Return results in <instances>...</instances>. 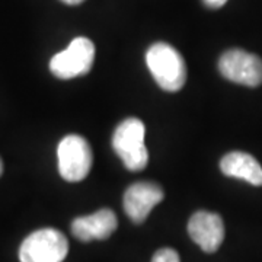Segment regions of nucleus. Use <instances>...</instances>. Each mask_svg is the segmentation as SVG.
<instances>
[{"label": "nucleus", "mask_w": 262, "mask_h": 262, "mask_svg": "<svg viewBox=\"0 0 262 262\" xmlns=\"http://www.w3.org/2000/svg\"><path fill=\"white\" fill-rule=\"evenodd\" d=\"M146 63L156 83L166 92H178L187 82V64L178 50L156 42L147 50Z\"/></svg>", "instance_id": "nucleus-1"}, {"label": "nucleus", "mask_w": 262, "mask_h": 262, "mask_svg": "<svg viewBox=\"0 0 262 262\" xmlns=\"http://www.w3.org/2000/svg\"><path fill=\"white\" fill-rule=\"evenodd\" d=\"M144 134H146V127L139 118L124 120L114 131V150L120 156L124 166L133 172L143 170L149 162Z\"/></svg>", "instance_id": "nucleus-2"}, {"label": "nucleus", "mask_w": 262, "mask_h": 262, "mask_svg": "<svg viewBox=\"0 0 262 262\" xmlns=\"http://www.w3.org/2000/svg\"><path fill=\"white\" fill-rule=\"evenodd\" d=\"M58 172L69 182L83 181L92 168L94 156L89 143L82 136L69 134L60 141L57 149Z\"/></svg>", "instance_id": "nucleus-3"}, {"label": "nucleus", "mask_w": 262, "mask_h": 262, "mask_svg": "<svg viewBox=\"0 0 262 262\" xmlns=\"http://www.w3.org/2000/svg\"><path fill=\"white\" fill-rule=\"evenodd\" d=\"M69 253L66 236L56 229H39L19 248L20 262H63Z\"/></svg>", "instance_id": "nucleus-4"}, {"label": "nucleus", "mask_w": 262, "mask_h": 262, "mask_svg": "<svg viewBox=\"0 0 262 262\" xmlns=\"http://www.w3.org/2000/svg\"><path fill=\"white\" fill-rule=\"evenodd\" d=\"M95 60L94 42L86 37L75 38L69 47L57 53L50 61L51 73L63 80L88 75Z\"/></svg>", "instance_id": "nucleus-5"}, {"label": "nucleus", "mask_w": 262, "mask_h": 262, "mask_svg": "<svg viewBox=\"0 0 262 262\" xmlns=\"http://www.w3.org/2000/svg\"><path fill=\"white\" fill-rule=\"evenodd\" d=\"M219 70L227 80L256 88L262 84V60L245 50L233 48L223 53L219 60Z\"/></svg>", "instance_id": "nucleus-6"}, {"label": "nucleus", "mask_w": 262, "mask_h": 262, "mask_svg": "<svg viewBox=\"0 0 262 262\" xmlns=\"http://www.w3.org/2000/svg\"><path fill=\"white\" fill-rule=\"evenodd\" d=\"M165 198L160 185L151 181H140L127 188L124 192V211L133 223H143L150 211Z\"/></svg>", "instance_id": "nucleus-7"}, {"label": "nucleus", "mask_w": 262, "mask_h": 262, "mask_svg": "<svg viewBox=\"0 0 262 262\" xmlns=\"http://www.w3.org/2000/svg\"><path fill=\"white\" fill-rule=\"evenodd\" d=\"M188 233L204 252H215L225 239L222 217L210 211H196L188 222Z\"/></svg>", "instance_id": "nucleus-8"}, {"label": "nucleus", "mask_w": 262, "mask_h": 262, "mask_svg": "<svg viewBox=\"0 0 262 262\" xmlns=\"http://www.w3.org/2000/svg\"><path fill=\"white\" fill-rule=\"evenodd\" d=\"M118 220L113 210L102 208L91 215L77 217L72 223V233L82 242L105 241L117 230Z\"/></svg>", "instance_id": "nucleus-9"}, {"label": "nucleus", "mask_w": 262, "mask_h": 262, "mask_svg": "<svg viewBox=\"0 0 262 262\" xmlns=\"http://www.w3.org/2000/svg\"><path fill=\"white\" fill-rule=\"evenodd\" d=\"M220 169L226 177L242 179L255 187L262 185V166L253 156L244 151L227 153L220 162Z\"/></svg>", "instance_id": "nucleus-10"}, {"label": "nucleus", "mask_w": 262, "mask_h": 262, "mask_svg": "<svg viewBox=\"0 0 262 262\" xmlns=\"http://www.w3.org/2000/svg\"><path fill=\"white\" fill-rule=\"evenodd\" d=\"M151 262H181L178 252L170 248H163L153 255Z\"/></svg>", "instance_id": "nucleus-11"}, {"label": "nucleus", "mask_w": 262, "mask_h": 262, "mask_svg": "<svg viewBox=\"0 0 262 262\" xmlns=\"http://www.w3.org/2000/svg\"><path fill=\"white\" fill-rule=\"evenodd\" d=\"M203 2H204V5H206L207 8L219 9V8H222V6H225L227 0H203Z\"/></svg>", "instance_id": "nucleus-12"}, {"label": "nucleus", "mask_w": 262, "mask_h": 262, "mask_svg": "<svg viewBox=\"0 0 262 262\" xmlns=\"http://www.w3.org/2000/svg\"><path fill=\"white\" fill-rule=\"evenodd\" d=\"M63 3L66 5H69V6H76V5H80V3H83L84 0H61Z\"/></svg>", "instance_id": "nucleus-13"}, {"label": "nucleus", "mask_w": 262, "mask_h": 262, "mask_svg": "<svg viewBox=\"0 0 262 262\" xmlns=\"http://www.w3.org/2000/svg\"><path fill=\"white\" fill-rule=\"evenodd\" d=\"M2 173H3V162L0 159V177H2Z\"/></svg>", "instance_id": "nucleus-14"}]
</instances>
